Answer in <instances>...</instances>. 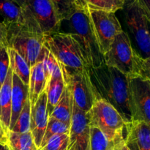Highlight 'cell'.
<instances>
[{
  "label": "cell",
  "mask_w": 150,
  "mask_h": 150,
  "mask_svg": "<svg viewBox=\"0 0 150 150\" xmlns=\"http://www.w3.org/2000/svg\"><path fill=\"white\" fill-rule=\"evenodd\" d=\"M88 73L97 100L109 103L127 124L131 123L130 77L105 64L98 67H88Z\"/></svg>",
  "instance_id": "obj_1"
},
{
  "label": "cell",
  "mask_w": 150,
  "mask_h": 150,
  "mask_svg": "<svg viewBox=\"0 0 150 150\" xmlns=\"http://www.w3.org/2000/svg\"><path fill=\"white\" fill-rule=\"evenodd\" d=\"M70 32L79 42L88 67H98L105 64L94 33L87 7L77 10L67 19Z\"/></svg>",
  "instance_id": "obj_2"
},
{
  "label": "cell",
  "mask_w": 150,
  "mask_h": 150,
  "mask_svg": "<svg viewBox=\"0 0 150 150\" xmlns=\"http://www.w3.org/2000/svg\"><path fill=\"white\" fill-rule=\"evenodd\" d=\"M22 7L29 29L45 36L59 32L62 21L51 0H26Z\"/></svg>",
  "instance_id": "obj_3"
},
{
  "label": "cell",
  "mask_w": 150,
  "mask_h": 150,
  "mask_svg": "<svg viewBox=\"0 0 150 150\" xmlns=\"http://www.w3.org/2000/svg\"><path fill=\"white\" fill-rule=\"evenodd\" d=\"M45 37V46L62 68L79 70L88 67L80 45L71 34L59 32Z\"/></svg>",
  "instance_id": "obj_4"
},
{
  "label": "cell",
  "mask_w": 150,
  "mask_h": 150,
  "mask_svg": "<svg viewBox=\"0 0 150 150\" xmlns=\"http://www.w3.org/2000/svg\"><path fill=\"white\" fill-rule=\"evenodd\" d=\"M6 26L7 46L17 51L31 68L39 61L45 45V35L33 32L23 25L12 24Z\"/></svg>",
  "instance_id": "obj_5"
},
{
  "label": "cell",
  "mask_w": 150,
  "mask_h": 150,
  "mask_svg": "<svg viewBox=\"0 0 150 150\" xmlns=\"http://www.w3.org/2000/svg\"><path fill=\"white\" fill-rule=\"evenodd\" d=\"M89 114L90 125L98 127L110 139L125 141L128 124L114 107L103 100H97Z\"/></svg>",
  "instance_id": "obj_6"
},
{
  "label": "cell",
  "mask_w": 150,
  "mask_h": 150,
  "mask_svg": "<svg viewBox=\"0 0 150 150\" xmlns=\"http://www.w3.org/2000/svg\"><path fill=\"white\" fill-rule=\"evenodd\" d=\"M125 19L135 40L138 54L146 58L150 55V35L148 21L139 0H125Z\"/></svg>",
  "instance_id": "obj_7"
},
{
  "label": "cell",
  "mask_w": 150,
  "mask_h": 150,
  "mask_svg": "<svg viewBox=\"0 0 150 150\" xmlns=\"http://www.w3.org/2000/svg\"><path fill=\"white\" fill-rule=\"evenodd\" d=\"M61 69L63 79L74 103L82 111L89 112L97 98L89 79L88 67L79 70Z\"/></svg>",
  "instance_id": "obj_8"
},
{
  "label": "cell",
  "mask_w": 150,
  "mask_h": 150,
  "mask_svg": "<svg viewBox=\"0 0 150 150\" xmlns=\"http://www.w3.org/2000/svg\"><path fill=\"white\" fill-rule=\"evenodd\" d=\"M135 52L128 35L122 30L116 36L108 51L103 55L104 62L129 77H133Z\"/></svg>",
  "instance_id": "obj_9"
},
{
  "label": "cell",
  "mask_w": 150,
  "mask_h": 150,
  "mask_svg": "<svg viewBox=\"0 0 150 150\" xmlns=\"http://www.w3.org/2000/svg\"><path fill=\"white\" fill-rule=\"evenodd\" d=\"M88 11L100 49L104 55L116 36L122 31V26L115 13L89 8Z\"/></svg>",
  "instance_id": "obj_10"
},
{
  "label": "cell",
  "mask_w": 150,
  "mask_h": 150,
  "mask_svg": "<svg viewBox=\"0 0 150 150\" xmlns=\"http://www.w3.org/2000/svg\"><path fill=\"white\" fill-rule=\"evenodd\" d=\"M130 98L133 122L150 127V83L138 76L130 77Z\"/></svg>",
  "instance_id": "obj_11"
},
{
  "label": "cell",
  "mask_w": 150,
  "mask_h": 150,
  "mask_svg": "<svg viewBox=\"0 0 150 150\" xmlns=\"http://www.w3.org/2000/svg\"><path fill=\"white\" fill-rule=\"evenodd\" d=\"M90 121L89 112L82 111L73 102L69 150H90Z\"/></svg>",
  "instance_id": "obj_12"
},
{
  "label": "cell",
  "mask_w": 150,
  "mask_h": 150,
  "mask_svg": "<svg viewBox=\"0 0 150 150\" xmlns=\"http://www.w3.org/2000/svg\"><path fill=\"white\" fill-rule=\"evenodd\" d=\"M48 115L47 111L46 92H43L35 105H31L30 131L37 148L40 149L44 133L48 125Z\"/></svg>",
  "instance_id": "obj_13"
},
{
  "label": "cell",
  "mask_w": 150,
  "mask_h": 150,
  "mask_svg": "<svg viewBox=\"0 0 150 150\" xmlns=\"http://www.w3.org/2000/svg\"><path fill=\"white\" fill-rule=\"evenodd\" d=\"M125 144L130 150H150V127L142 122L127 125Z\"/></svg>",
  "instance_id": "obj_14"
},
{
  "label": "cell",
  "mask_w": 150,
  "mask_h": 150,
  "mask_svg": "<svg viewBox=\"0 0 150 150\" xmlns=\"http://www.w3.org/2000/svg\"><path fill=\"white\" fill-rule=\"evenodd\" d=\"M29 99V86L24 84L21 80L13 73L11 97V119L9 130H11L16 124L19 114L21 112L25 103Z\"/></svg>",
  "instance_id": "obj_15"
},
{
  "label": "cell",
  "mask_w": 150,
  "mask_h": 150,
  "mask_svg": "<svg viewBox=\"0 0 150 150\" xmlns=\"http://www.w3.org/2000/svg\"><path fill=\"white\" fill-rule=\"evenodd\" d=\"M12 80L13 71L10 68L0 87V123L7 133L9 131L11 119Z\"/></svg>",
  "instance_id": "obj_16"
},
{
  "label": "cell",
  "mask_w": 150,
  "mask_h": 150,
  "mask_svg": "<svg viewBox=\"0 0 150 150\" xmlns=\"http://www.w3.org/2000/svg\"><path fill=\"white\" fill-rule=\"evenodd\" d=\"M29 99L31 105H35L39 97L47 87L46 79L41 60L38 61L30 69L29 81Z\"/></svg>",
  "instance_id": "obj_17"
},
{
  "label": "cell",
  "mask_w": 150,
  "mask_h": 150,
  "mask_svg": "<svg viewBox=\"0 0 150 150\" xmlns=\"http://www.w3.org/2000/svg\"><path fill=\"white\" fill-rule=\"evenodd\" d=\"M125 141L110 139L98 127L90 125V150H121Z\"/></svg>",
  "instance_id": "obj_18"
},
{
  "label": "cell",
  "mask_w": 150,
  "mask_h": 150,
  "mask_svg": "<svg viewBox=\"0 0 150 150\" xmlns=\"http://www.w3.org/2000/svg\"><path fill=\"white\" fill-rule=\"evenodd\" d=\"M0 16L6 25H24L23 7L14 0H0Z\"/></svg>",
  "instance_id": "obj_19"
},
{
  "label": "cell",
  "mask_w": 150,
  "mask_h": 150,
  "mask_svg": "<svg viewBox=\"0 0 150 150\" xmlns=\"http://www.w3.org/2000/svg\"><path fill=\"white\" fill-rule=\"evenodd\" d=\"M73 100L68 88L66 86L61 99L53 110L49 117H54L64 124L70 126L73 111Z\"/></svg>",
  "instance_id": "obj_20"
},
{
  "label": "cell",
  "mask_w": 150,
  "mask_h": 150,
  "mask_svg": "<svg viewBox=\"0 0 150 150\" xmlns=\"http://www.w3.org/2000/svg\"><path fill=\"white\" fill-rule=\"evenodd\" d=\"M65 88L66 84L62 77L51 79L48 82L45 92L47 96V111L49 116L61 99Z\"/></svg>",
  "instance_id": "obj_21"
},
{
  "label": "cell",
  "mask_w": 150,
  "mask_h": 150,
  "mask_svg": "<svg viewBox=\"0 0 150 150\" xmlns=\"http://www.w3.org/2000/svg\"><path fill=\"white\" fill-rule=\"evenodd\" d=\"M40 60L42 61L43 65L47 85L51 79L62 77V73L59 63L54 57V56L51 54L49 49L45 46V45H44L42 48L39 61Z\"/></svg>",
  "instance_id": "obj_22"
},
{
  "label": "cell",
  "mask_w": 150,
  "mask_h": 150,
  "mask_svg": "<svg viewBox=\"0 0 150 150\" xmlns=\"http://www.w3.org/2000/svg\"><path fill=\"white\" fill-rule=\"evenodd\" d=\"M9 57H10V68L13 73L16 74L23 83L29 85L30 77V67L26 60L13 48H8Z\"/></svg>",
  "instance_id": "obj_23"
},
{
  "label": "cell",
  "mask_w": 150,
  "mask_h": 150,
  "mask_svg": "<svg viewBox=\"0 0 150 150\" xmlns=\"http://www.w3.org/2000/svg\"><path fill=\"white\" fill-rule=\"evenodd\" d=\"M7 146L10 150H38L31 131L25 133H7Z\"/></svg>",
  "instance_id": "obj_24"
},
{
  "label": "cell",
  "mask_w": 150,
  "mask_h": 150,
  "mask_svg": "<svg viewBox=\"0 0 150 150\" xmlns=\"http://www.w3.org/2000/svg\"><path fill=\"white\" fill-rule=\"evenodd\" d=\"M62 23L70 18L77 10L86 7L83 0H51Z\"/></svg>",
  "instance_id": "obj_25"
},
{
  "label": "cell",
  "mask_w": 150,
  "mask_h": 150,
  "mask_svg": "<svg viewBox=\"0 0 150 150\" xmlns=\"http://www.w3.org/2000/svg\"><path fill=\"white\" fill-rule=\"evenodd\" d=\"M86 7L92 10H104L116 13L122 10L125 0H83Z\"/></svg>",
  "instance_id": "obj_26"
},
{
  "label": "cell",
  "mask_w": 150,
  "mask_h": 150,
  "mask_svg": "<svg viewBox=\"0 0 150 150\" xmlns=\"http://www.w3.org/2000/svg\"><path fill=\"white\" fill-rule=\"evenodd\" d=\"M69 132H70V126L64 124V122L57 120V119L54 118V117H49L48 125H47L46 129H45L43 139H42L40 149L44 146V145L48 142V139L52 137L53 136L64 134V133H69Z\"/></svg>",
  "instance_id": "obj_27"
},
{
  "label": "cell",
  "mask_w": 150,
  "mask_h": 150,
  "mask_svg": "<svg viewBox=\"0 0 150 150\" xmlns=\"http://www.w3.org/2000/svg\"><path fill=\"white\" fill-rule=\"evenodd\" d=\"M31 122V103L29 99L25 103L21 112L19 114V117L16 121V124L13 126L10 131L15 133H25L30 131Z\"/></svg>",
  "instance_id": "obj_28"
},
{
  "label": "cell",
  "mask_w": 150,
  "mask_h": 150,
  "mask_svg": "<svg viewBox=\"0 0 150 150\" xmlns=\"http://www.w3.org/2000/svg\"><path fill=\"white\" fill-rule=\"evenodd\" d=\"M150 82V55L142 58L136 51L134 55V76Z\"/></svg>",
  "instance_id": "obj_29"
},
{
  "label": "cell",
  "mask_w": 150,
  "mask_h": 150,
  "mask_svg": "<svg viewBox=\"0 0 150 150\" xmlns=\"http://www.w3.org/2000/svg\"><path fill=\"white\" fill-rule=\"evenodd\" d=\"M69 133L53 136L45 143L42 150H69Z\"/></svg>",
  "instance_id": "obj_30"
},
{
  "label": "cell",
  "mask_w": 150,
  "mask_h": 150,
  "mask_svg": "<svg viewBox=\"0 0 150 150\" xmlns=\"http://www.w3.org/2000/svg\"><path fill=\"white\" fill-rule=\"evenodd\" d=\"M10 69V57H9L7 44L0 45V84L4 83Z\"/></svg>",
  "instance_id": "obj_31"
},
{
  "label": "cell",
  "mask_w": 150,
  "mask_h": 150,
  "mask_svg": "<svg viewBox=\"0 0 150 150\" xmlns=\"http://www.w3.org/2000/svg\"><path fill=\"white\" fill-rule=\"evenodd\" d=\"M7 29L6 25L0 21V45L2 43H7Z\"/></svg>",
  "instance_id": "obj_32"
},
{
  "label": "cell",
  "mask_w": 150,
  "mask_h": 150,
  "mask_svg": "<svg viewBox=\"0 0 150 150\" xmlns=\"http://www.w3.org/2000/svg\"><path fill=\"white\" fill-rule=\"evenodd\" d=\"M0 144L7 145V132L2 127L1 123H0Z\"/></svg>",
  "instance_id": "obj_33"
},
{
  "label": "cell",
  "mask_w": 150,
  "mask_h": 150,
  "mask_svg": "<svg viewBox=\"0 0 150 150\" xmlns=\"http://www.w3.org/2000/svg\"><path fill=\"white\" fill-rule=\"evenodd\" d=\"M139 1H140L144 9L146 10L150 14V0H139Z\"/></svg>",
  "instance_id": "obj_34"
},
{
  "label": "cell",
  "mask_w": 150,
  "mask_h": 150,
  "mask_svg": "<svg viewBox=\"0 0 150 150\" xmlns=\"http://www.w3.org/2000/svg\"><path fill=\"white\" fill-rule=\"evenodd\" d=\"M140 2V1H139ZM144 9V7H143ZM144 13L145 14H146V18H147V21H148V25H149V35H150V14L149 13H148L147 11H146V10H144Z\"/></svg>",
  "instance_id": "obj_35"
},
{
  "label": "cell",
  "mask_w": 150,
  "mask_h": 150,
  "mask_svg": "<svg viewBox=\"0 0 150 150\" xmlns=\"http://www.w3.org/2000/svg\"><path fill=\"white\" fill-rule=\"evenodd\" d=\"M14 1H16V2H17L18 4L21 6V7H23V6H24V4H26V0H14Z\"/></svg>",
  "instance_id": "obj_36"
},
{
  "label": "cell",
  "mask_w": 150,
  "mask_h": 150,
  "mask_svg": "<svg viewBox=\"0 0 150 150\" xmlns=\"http://www.w3.org/2000/svg\"><path fill=\"white\" fill-rule=\"evenodd\" d=\"M0 150H10L7 145L0 144Z\"/></svg>",
  "instance_id": "obj_37"
},
{
  "label": "cell",
  "mask_w": 150,
  "mask_h": 150,
  "mask_svg": "<svg viewBox=\"0 0 150 150\" xmlns=\"http://www.w3.org/2000/svg\"><path fill=\"white\" fill-rule=\"evenodd\" d=\"M121 150H130V149H129V148L127 147V146H126V144H125L124 146H123Z\"/></svg>",
  "instance_id": "obj_38"
},
{
  "label": "cell",
  "mask_w": 150,
  "mask_h": 150,
  "mask_svg": "<svg viewBox=\"0 0 150 150\" xmlns=\"http://www.w3.org/2000/svg\"><path fill=\"white\" fill-rule=\"evenodd\" d=\"M38 150H42V149H38Z\"/></svg>",
  "instance_id": "obj_39"
},
{
  "label": "cell",
  "mask_w": 150,
  "mask_h": 150,
  "mask_svg": "<svg viewBox=\"0 0 150 150\" xmlns=\"http://www.w3.org/2000/svg\"><path fill=\"white\" fill-rule=\"evenodd\" d=\"M0 87H1V84H0Z\"/></svg>",
  "instance_id": "obj_40"
},
{
  "label": "cell",
  "mask_w": 150,
  "mask_h": 150,
  "mask_svg": "<svg viewBox=\"0 0 150 150\" xmlns=\"http://www.w3.org/2000/svg\"><path fill=\"white\" fill-rule=\"evenodd\" d=\"M149 83H150V82H149Z\"/></svg>",
  "instance_id": "obj_41"
}]
</instances>
